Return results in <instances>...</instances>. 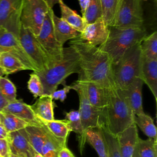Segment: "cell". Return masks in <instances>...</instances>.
<instances>
[{
	"label": "cell",
	"mask_w": 157,
	"mask_h": 157,
	"mask_svg": "<svg viewBox=\"0 0 157 157\" xmlns=\"http://www.w3.org/2000/svg\"><path fill=\"white\" fill-rule=\"evenodd\" d=\"M135 115L123 90L117 88L110 90L107 105L102 109L100 126L117 136L134 123Z\"/></svg>",
	"instance_id": "2"
},
{
	"label": "cell",
	"mask_w": 157,
	"mask_h": 157,
	"mask_svg": "<svg viewBox=\"0 0 157 157\" xmlns=\"http://www.w3.org/2000/svg\"><path fill=\"white\" fill-rule=\"evenodd\" d=\"M66 140L54 136L47 128L46 138L42 148L41 154L44 157H58L59 150L66 146Z\"/></svg>",
	"instance_id": "26"
},
{
	"label": "cell",
	"mask_w": 157,
	"mask_h": 157,
	"mask_svg": "<svg viewBox=\"0 0 157 157\" xmlns=\"http://www.w3.org/2000/svg\"><path fill=\"white\" fill-rule=\"evenodd\" d=\"M72 90L77 91L79 98L78 112L83 128L85 131L90 128L100 126V117L102 109L95 107L90 102L83 84L76 80L71 85Z\"/></svg>",
	"instance_id": "9"
},
{
	"label": "cell",
	"mask_w": 157,
	"mask_h": 157,
	"mask_svg": "<svg viewBox=\"0 0 157 157\" xmlns=\"http://www.w3.org/2000/svg\"><path fill=\"white\" fill-rule=\"evenodd\" d=\"M116 137L121 157H132L139 138L136 124L129 126Z\"/></svg>",
	"instance_id": "15"
},
{
	"label": "cell",
	"mask_w": 157,
	"mask_h": 157,
	"mask_svg": "<svg viewBox=\"0 0 157 157\" xmlns=\"http://www.w3.org/2000/svg\"><path fill=\"white\" fill-rule=\"evenodd\" d=\"M106 142L109 157H121L117 137L109 133L105 129L101 126Z\"/></svg>",
	"instance_id": "36"
},
{
	"label": "cell",
	"mask_w": 157,
	"mask_h": 157,
	"mask_svg": "<svg viewBox=\"0 0 157 157\" xmlns=\"http://www.w3.org/2000/svg\"><path fill=\"white\" fill-rule=\"evenodd\" d=\"M109 34V26L102 18L92 23L86 25L79 37L93 46L99 47L107 39Z\"/></svg>",
	"instance_id": "14"
},
{
	"label": "cell",
	"mask_w": 157,
	"mask_h": 157,
	"mask_svg": "<svg viewBox=\"0 0 157 157\" xmlns=\"http://www.w3.org/2000/svg\"><path fill=\"white\" fill-rule=\"evenodd\" d=\"M140 78L148 86L156 101L157 59H152L144 57L143 56H142Z\"/></svg>",
	"instance_id": "17"
},
{
	"label": "cell",
	"mask_w": 157,
	"mask_h": 157,
	"mask_svg": "<svg viewBox=\"0 0 157 157\" xmlns=\"http://www.w3.org/2000/svg\"><path fill=\"white\" fill-rule=\"evenodd\" d=\"M146 36L147 33L144 27L118 28L109 26L108 37L98 47L109 55L114 64L129 48L140 42Z\"/></svg>",
	"instance_id": "4"
},
{
	"label": "cell",
	"mask_w": 157,
	"mask_h": 157,
	"mask_svg": "<svg viewBox=\"0 0 157 157\" xmlns=\"http://www.w3.org/2000/svg\"><path fill=\"white\" fill-rule=\"evenodd\" d=\"M58 4L61 10V18L74 29L81 33L86 26L83 17L78 15L75 10L67 6L63 0L60 1Z\"/></svg>",
	"instance_id": "25"
},
{
	"label": "cell",
	"mask_w": 157,
	"mask_h": 157,
	"mask_svg": "<svg viewBox=\"0 0 157 157\" xmlns=\"http://www.w3.org/2000/svg\"><path fill=\"white\" fill-rule=\"evenodd\" d=\"M90 0H78V2H79V5L80 7V10H81V13H82V15L84 13L85 10Z\"/></svg>",
	"instance_id": "41"
},
{
	"label": "cell",
	"mask_w": 157,
	"mask_h": 157,
	"mask_svg": "<svg viewBox=\"0 0 157 157\" xmlns=\"http://www.w3.org/2000/svg\"><path fill=\"white\" fill-rule=\"evenodd\" d=\"M0 93L9 102L17 99L16 87L6 77H0Z\"/></svg>",
	"instance_id": "35"
},
{
	"label": "cell",
	"mask_w": 157,
	"mask_h": 157,
	"mask_svg": "<svg viewBox=\"0 0 157 157\" xmlns=\"http://www.w3.org/2000/svg\"><path fill=\"white\" fill-rule=\"evenodd\" d=\"M39 120L54 136L67 141V137L71 131L65 119L53 120L51 121Z\"/></svg>",
	"instance_id": "28"
},
{
	"label": "cell",
	"mask_w": 157,
	"mask_h": 157,
	"mask_svg": "<svg viewBox=\"0 0 157 157\" xmlns=\"http://www.w3.org/2000/svg\"><path fill=\"white\" fill-rule=\"evenodd\" d=\"M10 155L11 152L7 139H0V156L10 157Z\"/></svg>",
	"instance_id": "39"
},
{
	"label": "cell",
	"mask_w": 157,
	"mask_h": 157,
	"mask_svg": "<svg viewBox=\"0 0 157 157\" xmlns=\"http://www.w3.org/2000/svg\"><path fill=\"white\" fill-rule=\"evenodd\" d=\"M0 116L1 124L8 133L24 129L29 124L25 121L10 113L1 112H0Z\"/></svg>",
	"instance_id": "31"
},
{
	"label": "cell",
	"mask_w": 157,
	"mask_h": 157,
	"mask_svg": "<svg viewBox=\"0 0 157 157\" xmlns=\"http://www.w3.org/2000/svg\"><path fill=\"white\" fill-rule=\"evenodd\" d=\"M55 102L51 96L43 95L31 107L36 117L43 121H51L54 118Z\"/></svg>",
	"instance_id": "22"
},
{
	"label": "cell",
	"mask_w": 157,
	"mask_h": 157,
	"mask_svg": "<svg viewBox=\"0 0 157 157\" xmlns=\"http://www.w3.org/2000/svg\"><path fill=\"white\" fill-rule=\"evenodd\" d=\"M132 157H139V154H138V152H137V148H136V149H135V150H134V153H133V155H132Z\"/></svg>",
	"instance_id": "45"
},
{
	"label": "cell",
	"mask_w": 157,
	"mask_h": 157,
	"mask_svg": "<svg viewBox=\"0 0 157 157\" xmlns=\"http://www.w3.org/2000/svg\"><path fill=\"white\" fill-rule=\"evenodd\" d=\"M7 140L12 155L19 157H34L37 153L29 142L25 128L9 132Z\"/></svg>",
	"instance_id": "13"
},
{
	"label": "cell",
	"mask_w": 157,
	"mask_h": 157,
	"mask_svg": "<svg viewBox=\"0 0 157 157\" xmlns=\"http://www.w3.org/2000/svg\"><path fill=\"white\" fill-rule=\"evenodd\" d=\"M27 87L29 92L33 95L34 98L43 96V86L41 80L38 75L33 72L30 74L29 78L28 81Z\"/></svg>",
	"instance_id": "37"
},
{
	"label": "cell",
	"mask_w": 157,
	"mask_h": 157,
	"mask_svg": "<svg viewBox=\"0 0 157 157\" xmlns=\"http://www.w3.org/2000/svg\"><path fill=\"white\" fill-rule=\"evenodd\" d=\"M144 82L140 78H136L124 91L126 97L135 115L145 113L142 105V86Z\"/></svg>",
	"instance_id": "19"
},
{
	"label": "cell",
	"mask_w": 157,
	"mask_h": 157,
	"mask_svg": "<svg viewBox=\"0 0 157 157\" xmlns=\"http://www.w3.org/2000/svg\"><path fill=\"white\" fill-rule=\"evenodd\" d=\"M53 12V9H50L46 15L39 34L36 36L48 60V68L62 59L64 47L58 42L54 34L52 23Z\"/></svg>",
	"instance_id": "6"
},
{
	"label": "cell",
	"mask_w": 157,
	"mask_h": 157,
	"mask_svg": "<svg viewBox=\"0 0 157 157\" xmlns=\"http://www.w3.org/2000/svg\"><path fill=\"white\" fill-rule=\"evenodd\" d=\"M85 140L95 150L98 157H109L106 142L101 126L86 129Z\"/></svg>",
	"instance_id": "21"
},
{
	"label": "cell",
	"mask_w": 157,
	"mask_h": 157,
	"mask_svg": "<svg viewBox=\"0 0 157 157\" xmlns=\"http://www.w3.org/2000/svg\"><path fill=\"white\" fill-rule=\"evenodd\" d=\"M0 124H1V116H0Z\"/></svg>",
	"instance_id": "50"
},
{
	"label": "cell",
	"mask_w": 157,
	"mask_h": 157,
	"mask_svg": "<svg viewBox=\"0 0 157 157\" xmlns=\"http://www.w3.org/2000/svg\"><path fill=\"white\" fill-rule=\"evenodd\" d=\"M0 68L4 75L28 70V67L18 58L8 52L0 53Z\"/></svg>",
	"instance_id": "27"
},
{
	"label": "cell",
	"mask_w": 157,
	"mask_h": 157,
	"mask_svg": "<svg viewBox=\"0 0 157 157\" xmlns=\"http://www.w3.org/2000/svg\"><path fill=\"white\" fill-rule=\"evenodd\" d=\"M8 52L18 58L28 69L37 71L32 61L23 50L18 38L7 29L0 26V53Z\"/></svg>",
	"instance_id": "12"
},
{
	"label": "cell",
	"mask_w": 157,
	"mask_h": 157,
	"mask_svg": "<svg viewBox=\"0 0 157 157\" xmlns=\"http://www.w3.org/2000/svg\"><path fill=\"white\" fill-rule=\"evenodd\" d=\"M50 8L45 0H23L21 25L36 36Z\"/></svg>",
	"instance_id": "8"
},
{
	"label": "cell",
	"mask_w": 157,
	"mask_h": 157,
	"mask_svg": "<svg viewBox=\"0 0 157 157\" xmlns=\"http://www.w3.org/2000/svg\"><path fill=\"white\" fill-rule=\"evenodd\" d=\"M34 157H44L43 156H42V154H40V153H36V155H34Z\"/></svg>",
	"instance_id": "46"
},
{
	"label": "cell",
	"mask_w": 157,
	"mask_h": 157,
	"mask_svg": "<svg viewBox=\"0 0 157 157\" xmlns=\"http://www.w3.org/2000/svg\"><path fill=\"white\" fill-rule=\"evenodd\" d=\"M23 0H0V26L18 38Z\"/></svg>",
	"instance_id": "11"
},
{
	"label": "cell",
	"mask_w": 157,
	"mask_h": 157,
	"mask_svg": "<svg viewBox=\"0 0 157 157\" xmlns=\"http://www.w3.org/2000/svg\"><path fill=\"white\" fill-rule=\"evenodd\" d=\"M58 157H75L72 152L66 146L62 148L59 153Z\"/></svg>",
	"instance_id": "40"
},
{
	"label": "cell",
	"mask_w": 157,
	"mask_h": 157,
	"mask_svg": "<svg viewBox=\"0 0 157 157\" xmlns=\"http://www.w3.org/2000/svg\"><path fill=\"white\" fill-rule=\"evenodd\" d=\"M65 120L67 121L71 131H74L78 136L80 151L82 153L86 143V140L85 132L82 124L78 110H71L69 112H66Z\"/></svg>",
	"instance_id": "24"
},
{
	"label": "cell",
	"mask_w": 157,
	"mask_h": 157,
	"mask_svg": "<svg viewBox=\"0 0 157 157\" xmlns=\"http://www.w3.org/2000/svg\"><path fill=\"white\" fill-rule=\"evenodd\" d=\"M157 141L148 138L143 140L139 138L136 148L139 157H157Z\"/></svg>",
	"instance_id": "33"
},
{
	"label": "cell",
	"mask_w": 157,
	"mask_h": 157,
	"mask_svg": "<svg viewBox=\"0 0 157 157\" xmlns=\"http://www.w3.org/2000/svg\"><path fill=\"white\" fill-rule=\"evenodd\" d=\"M10 157H19V156H15V155H14L11 154L10 156Z\"/></svg>",
	"instance_id": "48"
},
{
	"label": "cell",
	"mask_w": 157,
	"mask_h": 157,
	"mask_svg": "<svg viewBox=\"0 0 157 157\" xmlns=\"http://www.w3.org/2000/svg\"><path fill=\"white\" fill-rule=\"evenodd\" d=\"M82 17L86 25L92 23L98 19L102 18V9L99 0H90Z\"/></svg>",
	"instance_id": "34"
},
{
	"label": "cell",
	"mask_w": 157,
	"mask_h": 157,
	"mask_svg": "<svg viewBox=\"0 0 157 157\" xmlns=\"http://www.w3.org/2000/svg\"><path fill=\"white\" fill-rule=\"evenodd\" d=\"M18 39L30 59L32 61L37 71L48 67L47 57L42 50L36 36L28 29L21 26L20 29Z\"/></svg>",
	"instance_id": "10"
},
{
	"label": "cell",
	"mask_w": 157,
	"mask_h": 157,
	"mask_svg": "<svg viewBox=\"0 0 157 157\" xmlns=\"http://www.w3.org/2000/svg\"><path fill=\"white\" fill-rule=\"evenodd\" d=\"M134 123L148 138L156 140L157 130L153 119L145 113L135 115Z\"/></svg>",
	"instance_id": "29"
},
{
	"label": "cell",
	"mask_w": 157,
	"mask_h": 157,
	"mask_svg": "<svg viewBox=\"0 0 157 157\" xmlns=\"http://www.w3.org/2000/svg\"><path fill=\"white\" fill-rule=\"evenodd\" d=\"M156 1H157V0H154V2H155V4H156Z\"/></svg>",
	"instance_id": "49"
},
{
	"label": "cell",
	"mask_w": 157,
	"mask_h": 157,
	"mask_svg": "<svg viewBox=\"0 0 157 157\" xmlns=\"http://www.w3.org/2000/svg\"><path fill=\"white\" fill-rule=\"evenodd\" d=\"M69 45L79 57L80 71L77 80L94 82L108 89L115 88L113 63L108 54L79 36L71 40Z\"/></svg>",
	"instance_id": "1"
},
{
	"label": "cell",
	"mask_w": 157,
	"mask_h": 157,
	"mask_svg": "<svg viewBox=\"0 0 157 157\" xmlns=\"http://www.w3.org/2000/svg\"><path fill=\"white\" fill-rule=\"evenodd\" d=\"M72 90L71 85H66L64 84V86L59 90L55 91L50 96L53 100H59L61 102H64L66 99L67 93Z\"/></svg>",
	"instance_id": "38"
},
{
	"label": "cell",
	"mask_w": 157,
	"mask_h": 157,
	"mask_svg": "<svg viewBox=\"0 0 157 157\" xmlns=\"http://www.w3.org/2000/svg\"><path fill=\"white\" fill-rule=\"evenodd\" d=\"M142 0H120L113 26L118 28L143 27Z\"/></svg>",
	"instance_id": "7"
},
{
	"label": "cell",
	"mask_w": 157,
	"mask_h": 157,
	"mask_svg": "<svg viewBox=\"0 0 157 157\" xmlns=\"http://www.w3.org/2000/svg\"><path fill=\"white\" fill-rule=\"evenodd\" d=\"M0 157H1V156H0Z\"/></svg>",
	"instance_id": "51"
},
{
	"label": "cell",
	"mask_w": 157,
	"mask_h": 157,
	"mask_svg": "<svg viewBox=\"0 0 157 157\" xmlns=\"http://www.w3.org/2000/svg\"><path fill=\"white\" fill-rule=\"evenodd\" d=\"M80 71L78 55L75 50L69 45L63 47L62 59L50 67L35 72L39 77L43 95L50 96L60 84H65V79L72 74Z\"/></svg>",
	"instance_id": "3"
},
{
	"label": "cell",
	"mask_w": 157,
	"mask_h": 157,
	"mask_svg": "<svg viewBox=\"0 0 157 157\" xmlns=\"http://www.w3.org/2000/svg\"><path fill=\"white\" fill-rule=\"evenodd\" d=\"M102 18L107 26H113L120 0H99Z\"/></svg>",
	"instance_id": "32"
},
{
	"label": "cell",
	"mask_w": 157,
	"mask_h": 157,
	"mask_svg": "<svg viewBox=\"0 0 157 157\" xmlns=\"http://www.w3.org/2000/svg\"><path fill=\"white\" fill-rule=\"evenodd\" d=\"M4 75V74L3 71H2L1 70V69L0 68V77H2Z\"/></svg>",
	"instance_id": "47"
},
{
	"label": "cell",
	"mask_w": 157,
	"mask_h": 157,
	"mask_svg": "<svg viewBox=\"0 0 157 157\" xmlns=\"http://www.w3.org/2000/svg\"><path fill=\"white\" fill-rule=\"evenodd\" d=\"M9 102L0 93V112L2 111L4 108L7 105Z\"/></svg>",
	"instance_id": "42"
},
{
	"label": "cell",
	"mask_w": 157,
	"mask_h": 157,
	"mask_svg": "<svg viewBox=\"0 0 157 157\" xmlns=\"http://www.w3.org/2000/svg\"><path fill=\"white\" fill-rule=\"evenodd\" d=\"M8 132L4 129V128L0 124V139H7L8 136Z\"/></svg>",
	"instance_id": "43"
},
{
	"label": "cell",
	"mask_w": 157,
	"mask_h": 157,
	"mask_svg": "<svg viewBox=\"0 0 157 157\" xmlns=\"http://www.w3.org/2000/svg\"><path fill=\"white\" fill-rule=\"evenodd\" d=\"M85 87L88 99L91 105L100 109H103L109 102L110 89L106 88L96 83L77 80Z\"/></svg>",
	"instance_id": "16"
},
{
	"label": "cell",
	"mask_w": 157,
	"mask_h": 157,
	"mask_svg": "<svg viewBox=\"0 0 157 157\" xmlns=\"http://www.w3.org/2000/svg\"><path fill=\"white\" fill-rule=\"evenodd\" d=\"M2 112L13 115L29 124L39 123V121L35 115L31 105L26 104L21 100L16 99L9 102Z\"/></svg>",
	"instance_id": "18"
},
{
	"label": "cell",
	"mask_w": 157,
	"mask_h": 157,
	"mask_svg": "<svg viewBox=\"0 0 157 157\" xmlns=\"http://www.w3.org/2000/svg\"><path fill=\"white\" fill-rule=\"evenodd\" d=\"M140 42L129 48L113 64V77L115 88L124 90L136 78H140L142 53Z\"/></svg>",
	"instance_id": "5"
},
{
	"label": "cell",
	"mask_w": 157,
	"mask_h": 157,
	"mask_svg": "<svg viewBox=\"0 0 157 157\" xmlns=\"http://www.w3.org/2000/svg\"><path fill=\"white\" fill-rule=\"evenodd\" d=\"M60 1L61 0H45V1L47 2V5L50 9H52L55 4H58Z\"/></svg>",
	"instance_id": "44"
},
{
	"label": "cell",
	"mask_w": 157,
	"mask_h": 157,
	"mask_svg": "<svg viewBox=\"0 0 157 157\" xmlns=\"http://www.w3.org/2000/svg\"><path fill=\"white\" fill-rule=\"evenodd\" d=\"M140 50L144 57L157 59V32L147 35L140 41Z\"/></svg>",
	"instance_id": "30"
},
{
	"label": "cell",
	"mask_w": 157,
	"mask_h": 157,
	"mask_svg": "<svg viewBox=\"0 0 157 157\" xmlns=\"http://www.w3.org/2000/svg\"><path fill=\"white\" fill-rule=\"evenodd\" d=\"M39 124H29L25 129L29 142L34 150L36 153L41 154L42 148L46 138L47 128L39 120Z\"/></svg>",
	"instance_id": "23"
},
{
	"label": "cell",
	"mask_w": 157,
	"mask_h": 157,
	"mask_svg": "<svg viewBox=\"0 0 157 157\" xmlns=\"http://www.w3.org/2000/svg\"><path fill=\"white\" fill-rule=\"evenodd\" d=\"M52 23L55 37L63 46L67 40L75 39L80 36L79 32L74 29L61 17L56 16L54 12L52 13Z\"/></svg>",
	"instance_id": "20"
}]
</instances>
